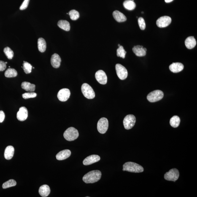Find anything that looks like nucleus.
<instances>
[{
    "label": "nucleus",
    "mask_w": 197,
    "mask_h": 197,
    "mask_svg": "<svg viewBox=\"0 0 197 197\" xmlns=\"http://www.w3.org/2000/svg\"><path fill=\"white\" fill-rule=\"evenodd\" d=\"M50 192V187L47 185H42L39 188V194L42 197H46L48 196Z\"/></svg>",
    "instance_id": "22"
},
{
    "label": "nucleus",
    "mask_w": 197,
    "mask_h": 197,
    "mask_svg": "<svg viewBox=\"0 0 197 197\" xmlns=\"http://www.w3.org/2000/svg\"><path fill=\"white\" fill-rule=\"evenodd\" d=\"M133 51L136 56L143 57L146 55L147 49L142 46L136 45L133 47Z\"/></svg>",
    "instance_id": "15"
},
{
    "label": "nucleus",
    "mask_w": 197,
    "mask_h": 197,
    "mask_svg": "<svg viewBox=\"0 0 197 197\" xmlns=\"http://www.w3.org/2000/svg\"><path fill=\"white\" fill-rule=\"evenodd\" d=\"M171 22L170 17L164 16L159 18L156 21L157 26L160 28H165L169 26Z\"/></svg>",
    "instance_id": "10"
},
{
    "label": "nucleus",
    "mask_w": 197,
    "mask_h": 197,
    "mask_svg": "<svg viewBox=\"0 0 197 197\" xmlns=\"http://www.w3.org/2000/svg\"><path fill=\"white\" fill-rule=\"evenodd\" d=\"M18 74L15 69L13 68H9L4 73L5 77L7 78L14 77H16Z\"/></svg>",
    "instance_id": "28"
},
{
    "label": "nucleus",
    "mask_w": 197,
    "mask_h": 197,
    "mask_svg": "<svg viewBox=\"0 0 197 197\" xmlns=\"http://www.w3.org/2000/svg\"><path fill=\"white\" fill-rule=\"evenodd\" d=\"M36 95H37V94L36 93L31 92V93H23L22 95V96L24 99H28L35 98L36 96Z\"/></svg>",
    "instance_id": "34"
},
{
    "label": "nucleus",
    "mask_w": 197,
    "mask_h": 197,
    "mask_svg": "<svg viewBox=\"0 0 197 197\" xmlns=\"http://www.w3.org/2000/svg\"><path fill=\"white\" fill-rule=\"evenodd\" d=\"M63 135L65 139L66 140L71 141L77 139L79 136V133L76 128L73 127H70L66 129Z\"/></svg>",
    "instance_id": "3"
},
{
    "label": "nucleus",
    "mask_w": 197,
    "mask_h": 197,
    "mask_svg": "<svg viewBox=\"0 0 197 197\" xmlns=\"http://www.w3.org/2000/svg\"><path fill=\"white\" fill-rule=\"evenodd\" d=\"M185 44L187 48L192 49L196 45V41L194 36H190L185 39Z\"/></svg>",
    "instance_id": "20"
},
{
    "label": "nucleus",
    "mask_w": 197,
    "mask_h": 197,
    "mask_svg": "<svg viewBox=\"0 0 197 197\" xmlns=\"http://www.w3.org/2000/svg\"><path fill=\"white\" fill-rule=\"evenodd\" d=\"M101 159L99 156L97 155H92L87 157L83 161V164L85 166H88V165L93 164L98 162Z\"/></svg>",
    "instance_id": "14"
},
{
    "label": "nucleus",
    "mask_w": 197,
    "mask_h": 197,
    "mask_svg": "<svg viewBox=\"0 0 197 197\" xmlns=\"http://www.w3.org/2000/svg\"><path fill=\"white\" fill-rule=\"evenodd\" d=\"M5 118L4 113L2 111H0V123H2Z\"/></svg>",
    "instance_id": "38"
},
{
    "label": "nucleus",
    "mask_w": 197,
    "mask_h": 197,
    "mask_svg": "<svg viewBox=\"0 0 197 197\" xmlns=\"http://www.w3.org/2000/svg\"><path fill=\"white\" fill-rule=\"evenodd\" d=\"M124 7L128 10H132L136 7V4L132 0H126L123 4Z\"/></svg>",
    "instance_id": "26"
},
{
    "label": "nucleus",
    "mask_w": 197,
    "mask_h": 197,
    "mask_svg": "<svg viewBox=\"0 0 197 197\" xmlns=\"http://www.w3.org/2000/svg\"><path fill=\"white\" fill-rule=\"evenodd\" d=\"M6 68V65L4 62L0 61V72L4 71Z\"/></svg>",
    "instance_id": "37"
},
{
    "label": "nucleus",
    "mask_w": 197,
    "mask_h": 197,
    "mask_svg": "<svg viewBox=\"0 0 197 197\" xmlns=\"http://www.w3.org/2000/svg\"><path fill=\"white\" fill-rule=\"evenodd\" d=\"M14 147L12 146H8L5 150L4 158L7 160L11 159L14 156Z\"/></svg>",
    "instance_id": "21"
},
{
    "label": "nucleus",
    "mask_w": 197,
    "mask_h": 197,
    "mask_svg": "<svg viewBox=\"0 0 197 197\" xmlns=\"http://www.w3.org/2000/svg\"><path fill=\"white\" fill-rule=\"evenodd\" d=\"M95 78L100 84L104 85L107 83V76L104 71L100 70L96 73L95 74Z\"/></svg>",
    "instance_id": "12"
},
{
    "label": "nucleus",
    "mask_w": 197,
    "mask_h": 197,
    "mask_svg": "<svg viewBox=\"0 0 197 197\" xmlns=\"http://www.w3.org/2000/svg\"><path fill=\"white\" fill-rule=\"evenodd\" d=\"M17 118L20 121H23L26 120L28 117V111L25 107H22L19 109L17 112Z\"/></svg>",
    "instance_id": "13"
},
{
    "label": "nucleus",
    "mask_w": 197,
    "mask_h": 197,
    "mask_svg": "<svg viewBox=\"0 0 197 197\" xmlns=\"http://www.w3.org/2000/svg\"><path fill=\"white\" fill-rule=\"evenodd\" d=\"M51 63L53 67L58 68L60 67L61 61V58L58 54L55 53L51 58Z\"/></svg>",
    "instance_id": "16"
},
{
    "label": "nucleus",
    "mask_w": 197,
    "mask_h": 197,
    "mask_svg": "<svg viewBox=\"0 0 197 197\" xmlns=\"http://www.w3.org/2000/svg\"><path fill=\"white\" fill-rule=\"evenodd\" d=\"M117 57H120L123 58H125L126 52L124 49L123 46L120 45L117 49Z\"/></svg>",
    "instance_id": "33"
},
{
    "label": "nucleus",
    "mask_w": 197,
    "mask_h": 197,
    "mask_svg": "<svg viewBox=\"0 0 197 197\" xmlns=\"http://www.w3.org/2000/svg\"><path fill=\"white\" fill-rule=\"evenodd\" d=\"M142 13H144V12H142Z\"/></svg>",
    "instance_id": "42"
},
{
    "label": "nucleus",
    "mask_w": 197,
    "mask_h": 197,
    "mask_svg": "<svg viewBox=\"0 0 197 197\" xmlns=\"http://www.w3.org/2000/svg\"><path fill=\"white\" fill-rule=\"evenodd\" d=\"M38 47L39 52L43 53L45 51L47 48V44L43 38H40L38 39Z\"/></svg>",
    "instance_id": "25"
},
{
    "label": "nucleus",
    "mask_w": 197,
    "mask_h": 197,
    "mask_svg": "<svg viewBox=\"0 0 197 197\" xmlns=\"http://www.w3.org/2000/svg\"><path fill=\"white\" fill-rule=\"evenodd\" d=\"M23 68L24 71L26 74H30L31 72L32 66L30 63L24 61L23 64Z\"/></svg>",
    "instance_id": "30"
},
{
    "label": "nucleus",
    "mask_w": 197,
    "mask_h": 197,
    "mask_svg": "<svg viewBox=\"0 0 197 197\" xmlns=\"http://www.w3.org/2000/svg\"><path fill=\"white\" fill-rule=\"evenodd\" d=\"M123 171L133 173H141L144 171L142 166L133 162H128L123 165Z\"/></svg>",
    "instance_id": "2"
},
{
    "label": "nucleus",
    "mask_w": 197,
    "mask_h": 197,
    "mask_svg": "<svg viewBox=\"0 0 197 197\" xmlns=\"http://www.w3.org/2000/svg\"><path fill=\"white\" fill-rule=\"evenodd\" d=\"M21 87L27 91L33 92L35 90L36 85L29 82H25L22 83Z\"/></svg>",
    "instance_id": "23"
},
{
    "label": "nucleus",
    "mask_w": 197,
    "mask_h": 197,
    "mask_svg": "<svg viewBox=\"0 0 197 197\" xmlns=\"http://www.w3.org/2000/svg\"><path fill=\"white\" fill-rule=\"evenodd\" d=\"M179 177V172L177 169H171L166 172L164 175V179L166 180L175 182Z\"/></svg>",
    "instance_id": "9"
},
{
    "label": "nucleus",
    "mask_w": 197,
    "mask_h": 197,
    "mask_svg": "<svg viewBox=\"0 0 197 197\" xmlns=\"http://www.w3.org/2000/svg\"><path fill=\"white\" fill-rule=\"evenodd\" d=\"M118 46L119 47H120V44H118Z\"/></svg>",
    "instance_id": "40"
},
{
    "label": "nucleus",
    "mask_w": 197,
    "mask_h": 197,
    "mask_svg": "<svg viewBox=\"0 0 197 197\" xmlns=\"http://www.w3.org/2000/svg\"><path fill=\"white\" fill-rule=\"evenodd\" d=\"M180 122V119L179 117L175 115L171 119L170 124L173 128H176L179 126Z\"/></svg>",
    "instance_id": "27"
},
{
    "label": "nucleus",
    "mask_w": 197,
    "mask_h": 197,
    "mask_svg": "<svg viewBox=\"0 0 197 197\" xmlns=\"http://www.w3.org/2000/svg\"><path fill=\"white\" fill-rule=\"evenodd\" d=\"M174 1V0H165V1H166V2L167 3L171 2V1Z\"/></svg>",
    "instance_id": "39"
},
{
    "label": "nucleus",
    "mask_w": 197,
    "mask_h": 197,
    "mask_svg": "<svg viewBox=\"0 0 197 197\" xmlns=\"http://www.w3.org/2000/svg\"><path fill=\"white\" fill-rule=\"evenodd\" d=\"M136 122V118L134 115L129 114L124 119L123 123L125 129L129 130L134 127Z\"/></svg>",
    "instance_id": "6"
},
{
    "label": "nucleus",
    "mask_w": 197,
    "mask_h": 197,
    "mask_svg": "<svg viewBox=\"0 0 197 197\" xmlns=\"http://www.w3.org/2000/svg\"><path fill=\"white\" fill-rule=\"evenodd\" d=\"M184 66L182 63H173L169 66V69L171 72L177 73L181 72L184 69Z\"/></svg>",
    "instance_id": "17"
},
{
    "label": "nucleus",
    "mask_w": 197,
    "mask_h": 197,
    "mask_svg": "<svg viewBox=\"0 0 197 197\" xmlns=\"http://www.w3.org/2000/svg\"><path fill=\"white\" fill-rule=\"evenodd\" d=\"M4 53L9 59H12L14 57V52L9 47H6L4 50Z\"/></svg>",
    "instance_id": "32"
},
{
    "label": "nucleus",
    "mask_w": 197,
    "mask_h": 197,
    "mask_svg": "<svg viewBox=\"0 0 197 197\" xmlns=\"http://www.w3.org/2000/svg\"><path fill=\"white\" fill-rule=\"evenodd\" d=\"M138 23H139L140 28L141 30H144L146 28V24L145 21H144L143 18H142V17H140V18L138 19Z\"/></svg>",
    "instance_id": "35"
},
{
    "label": "nucleus",
    "mask_w": 197,
    "mask_h": 197,
    "mask_svg": "<svg viewBox=\"0 0 197 197\" xmlns=\"http://www.w3.org/2000/svg\"><path fill=\"white\" fill-rule=\"evenodd\" d=\"M58 26L66 31H69L70 30V23L66 20H60L58 22Z\"/></svg>",
    "instance_id": "24"
},
{
    "label": "nucleus",
    "mask_w": 197,
    "mask_h": 197,
    "mask_svg": "<svg viewBox=\"0 0 197 197\" xmlns=\"http://www.w3.org/2000/svg\"><path fill=\"white\" fill-rule=\"evenodd\" d=\"M81 90L82 94L86 98L88 99H93L95 97V95L93 88L88 84L84 83L82 84Z\"/></svg>",
    "instance_id": "4"
},
{
    "label": "nucleus",
    "mask_w": 197,
    "mask_h": 197,
    "mask_svg": "<svg viewBox=\"0 0 197 197\" xmlns=\"http://www.w3.org/2000/svg\"><path fill=\"white\" fill-rule=\"evenodd\" d=\"M101 173L99 170L90 171L84 175L82 178L83 182L87 184L94 183L101 179Z\"/></svg>",
    "instance_id": "1"
},
{
    "label": "nucleus",
    "mask_w": 197,
    "mask_h": 197,
    "mask_svg": "<svg viewBox=\"0 0 197 197\" xmlns=\"http://www.w3.org/2000/svg\"><path fill=\"white\" fill-rule=\"evenodd\" d=\"M71 153L70 150L66 149L59 152L56 155V158L58 160H64L70 156Z\"/></svg>",
    "instance_id": "18"
},
{
    "label": "nucleus",
    "mask_w": 197,
    "mask_h": 197,
    "mask_svg": "<svg viewBox=\"0 0 197 197\" xmlns=\"http://www.w3.org/2000/svg\"><path fill=\"white\" fill-rule=\"evenodd\" d=\"M164 94L163 92L160 90H156L151 92L147 95L148 101L150 102H155L160 101L163 99Z\"/></svg>",
    "instance_id": "5"
},
{
    "label": "nucleus",
    "mask_w": 197,
    "mask_h": 197,
    "mask_svg": "<svg viewBox=\"0 0 197 197\" xmlns=\"http://www.w3.org/2000/svg\"><path fill=\"white\" fill-rule=\"evenodd\" d=\"M69 15L70 18L72 20H77L80 17V14L75 9H72L69 12Z\"/></svg>",
    "instance_id": "31"
},
{
    "label": "nucleus",
    "mask_w": 197,
    "mask_h": 197,
    "mask_svg": "<svg viewBox=\"0 0 197 197\" xmlns=\"http://www.w3.org/2000/svg\"><path fill=\"white\" fill-rule=\"evenodd\" d=\"M115 69L117 75L119 79L120 80H124L127 78L128 76V72L124 66L117 63L116 65Z\"/></svg>",
    "instance_id": "8"
},
{
    "label": "nucleus",
    "mask_w": 197,
    "mask_h": 197,
    "mask_svg": "<svg viewBox=\"0 0 197 197\" xmlns=\"http://www.w3.org/2000/svg\"><path fill=\"white\" fill-rule=\"evenodd\" d=\"M5 63L6 64H7V62H5Z\"/></svg>",
    "instance_id": "41"
},
{
    "label": "nucleus",
    "mask_w": 197,
    "mask_h": 197,
    "mask_svg": "<svg viewBox=\"0 0 197 197\" xmlns=\"http://www.w3.org/2000/svg\"><path fill=\"white\" fill-rule=\"evenodd\" d=\"M113 16L114 19L118 23H122L126 21L127 18L124 14L122 13L120 11L115 10L114 11L112 14Z\"/></svg>",
    "instance_id": "19"
},
{
    "label": "nucleus",
    "mask_w": 197,
    "mask_h": 197,
    "mask_svg": "<svg viewBox=\"0 0 197 197\" xmlns=\"http://www.w3.org/2000/svg\"><path fill=\"white\" fill-rule=\"evenodd\" d=\"M30 0H24L21 6H20V10H23L26 9L28 7Z\"/></svg>",
    "instance_id": "36"
},
{
    "label": "nucleus",
    "mask_w": 197,
    "mask_h": 197,
    "mask_svg": "<svg viewBox=\"0 0 197 197\" xmlns=\"http://www.w3.org/2000/svg\"><path fill=\"white\" fill-rule=\"evenodd\" d=\"M109 127V122L107 118L102 117L99 120L97 124V129L99 132L104 134L107 131Z\"/></svg>",
    "instance_id": "7"
},
{
    "label": "nucleus",
    "mask_w": 197,
    "mask_h": 197,
    "mask_svg": "<svg viewBox=\"0 0 197 197\" xmlns=\"http://www.w3.org/2000/svg\"><path fill=\"white\" fill-rule=\"evenodd\" d=\"M71 95L70 90L67 88H63L58 92V98L61 101H66L69 99Z\"/></svg>",
    "instance_id": "11"
},
{
    "label": "nucleus",
    "mask_w": 197,
    "mask_h": 197,
    "mask_svg": "<svg viewBox=\"0 0 197 197\" xmlns=\"http://www.w3.org/2000/svg\"><path fill=\"white\" fill-rule=\"evenodd\" d=\"M16 184V182L15 180L13 179H9L3 184L2 188L4 189L10 188L11 187L15 186Z\"/></svg>",
    "instance_id": "29"
}]
</instances>
